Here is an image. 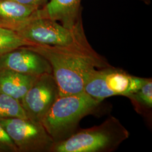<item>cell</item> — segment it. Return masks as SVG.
Here are the masks:
<instances>
[{"mask_svg":"<svg viewBox=\"0 0 152 152\" xmlns=\"http://www.w3.org/2000/svg\"><path fill=\"white\" fill-rule=\"evenodd\" d=\"M27 47L49 61L58 87L59 96L85 91L86 83L96 71L112 66L92 49L85 31L68 45L37 44Z\"/></svg>","mask_w":152,"mask_h":152,"instance_id":"cell-1","label":"cell"},{"mask_svg":"<svg viewBox=\"0 0 152 152\" xmlns=\"http://www.w3.org/2000/svg\"><path fill=\"white\" fill-rule=\"evenodd\" d=\"M101 102L85 91L59 96L41 123L55 142L62 140L73 134L80 121Z\"/></svg>","mask_w":152,"mask_h":152,"instance_id":"cell-2","label":"cell"},{"mask_svg":"<svg viewBox=\"0 0 152 152\" xmlns=\"http://www.w3.org/2000/svg\"><path fill=\"white\" fill-rule=\"evenodd\" d=\"M129 136V131L120 121L110 117L101 125L78 131L55 142L50 152H112Z\"/></svg>","mask_w":152,"mask_h":152,"instance_id":"cell-3","label":"cell"},{"mask_svg":"<svg viewBox=\"0 0 152 152\" xmlns=\"http://www.w3.org/2000/svg\"><path fill=\"white\" fill-rule=\"evenodd\" d=\"M147 79L131 76L111 66L96 71L86 83L84 90L92 98L102 102L113 96H128L141 87Z\"/></svg>","mask_w":152,"mask_h":152,"instance_id":"cell-4","label":"cell"},{"mask_svg":"<svg viewBox=\"0 0 152 152\" xmlns=\"http://www.w3.org/2000/svg\"><path fill=\"white\" fill-rule=\"evenodd\" d=\"M15 31L22 37L36 45L65 46L74 42L84 29L82 20L71 30L54 20L36 18L23 23Z\"/></svg>","mask_w":152,"mask_h":152,"instance_id":"cell-5","label":"cell"},{"mask_svg":"<svg viewBox=\"0 0 152 152\" xmlns=\"http://www.w3.org/2000/svg\"><path fill=\"white\" fill-rule=\"evenodd\" d=\"M18 152H50L55 142L39 122L29 118L0 120Z\"/></svg>","mask_w":152,"mask_h":152,"instance_id":"cell-6","label":"cell"},{"mask_svg":"<svg viewBox=\"0 0 152 152\" xmlns=\"http://www.w3.org/2000/svg\"><path fill=\"white\" fill-rule=\"evenodd\" d=\"M59 96V90L52 73L38 76L20 103L28 118L41 122Z\"/></svg>","mask_w":152,"mask_h":152,"instance_id":"cell-7","label":"cell"},{"mask_svg":"<svg viewBox=\"0 0 152 152\" xmlns=\"http://www.w3.org/2000/svg\"><path fill=\"white\" fill-rule=\"evenodd\" d=\"M0 69H9L32 76L52 73V68L49 61L42 55L27 46L1 55Z\"/></svg>","mask_w":152,"mask_h":152,"instance_id":"cell-8","label":"cell"},{"mask_svg":"<svg viewBox=\"0 0 152 152\" xmlns=\"http://www.w3.org/2000/svg\"><path fill=\"white\" fill-rule=\"evenodd\" d=\"M82 0H50L37 12V18L60 22L65 28L73 30L82 20Z\"/></svg>","mask_w":152,"mask_h":152,"instance_id":"cell-9","label":"cell"},{"mask_svg":"<svg viewBox=\"0 0 152 152\" xmlns=\"http://www.w3.org/2000/svg\"><path fill=\"white\" fill-rule=\"evenodd\" d=\"M38 76L0 69V91L21 102Z\"/></svg>","mask_w":152,"mask_h":152,"instance_id":"cell-10","label":"cell"},{"mask_svg":"<svg viewBox=\"0 0 152 152\" xmlns=\"http://www.w3.org/2000/svg\"><path fill=\"white\" fill-rule=\"evenodd\" d=\"M39 7L20 4L14 0H0V18L18 27L37 17Z\"/></svg>","mask_w":152,"mask_h":152,"instance_id":"cell-11","label":"cell"},{"mask_svg":"<svg viewBox=\"0 0 152 152\" xmlns=\"http://www.w3.org/2000/svg\"><path fill=\"white\" fill-rule=\"evenodd\" d=\"M36 45L22 37L15 30L0 27V55L21 47Z\"/></svg>","mask_w":152,"mask_h":152,"instance_id":"cell-12","label":"cell"},{"mask_svg":"<svg viewBox=\"0 0 152 152\" xmlns=\"http://www.w3.org/2000/svg\"><path fill=\"white\" fill-rule=\"evenodd\" d=\"M28 118L20 101L0 91V120Z\"/></svg>","mask_w":152,"mask_h":152,"instance_id":"cell-13","label":"cell"},{"mask_svg":"<svg viewBox=\"0 0 152 152\" xmlns=\"http://www.w3.org/2000/svg\"><path fill=\"white\" fill-rule=\"evenodd\" d=\"M136 105L145 109L152 107V81L148 78L146 82L135 92L127 96Z\"/></svg>","mask_w":152,"mask_h":152,"instance_id":"cell-14","label":"cell"},{"mask_svg":"<svg viewBox=\"0 0 152 152\" xmlns=\"http://www.w3.org/2000/svg\"><path fill=\"white\" fill-rule=\"evenodd\" d=\"M0 152H18L16 146L0 124Z\"/></svg>","mask_w":152,"mask_h":152,"instance_id":"cell-15","label":"cell"},{"mask_svg":"<svg viewBox=\"0 0 152 152\" xmlns=\"http://www.w3.org/2000/svg\"><path fill=\"white\" fill-rule=\"evenodd\" d=\"M20 4L26 5L36 6L39 8H41L45 5L49 0H14Z\"/></svg>","mask_w":152,"mask_h":152,"instance_id":"cell-16","label":"cell"},{"mask_svg":"<svg viewBox=\"0 0 152 152\" xmlns=\"http://www.w3.org/2000/svg\"><path fill=\"white\" fill-rule=\"evenodd\" d=\"M0 27H5V28H11L12 29H14L15 30L17 28V26L10 23L9 22H7L5 21L4 20H2V19L0 18Z\"/></svg>","mask_w":152,"mask_h":152,"instance_id":"cell-17","label":"cell"},{"mask_svg":"<svg viewBox=\"0 0 152 152\" xmlns=\"http://www.w3.org/2000/svg\"><path fill=\"white\" fill-rule=\"evenodd\" d=\"M141 2H142L144 4H145L147 5H149L151 3V0H139Z\"/></svg>","mask_w":152,"mask_h":152,"instance_id":"cell-18","label":"cell"}]
</instances>
